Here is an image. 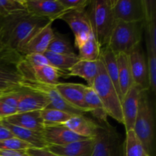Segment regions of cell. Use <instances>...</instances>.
<instances>
[{
	"label": "cell",
	"mask_w": 156,
	"mask_h": 156,
	"mask_svg": "<svg viewBox=\"0 0 156 156\" xmlns=\"http://www.w3.org/2000/svg\"><path fill=\"white\" fill-rule=\"evenodd\" d=\"M44 56L48 59L50 66L57 69L59 71L66 73L67 76L68 71L76 63L79 59L78 55H63L57 54L50 51H46L44 53Z\"/></svg>",
	"instance_id": "25"
},
{
	"label": "cell",
	"mask_w": 156,
	"mask_h": 156,
	"mask_svg": "<svg viewBox=\"0 0 156 156\" xmlns=\"http://www.w3.org/2000/svg\"><path fill=\"white\" fill-rule=\"evenodd\" d=\"M41 116L44 126L62 125L69 120L73 114L54 108H45L41 111Z\"/></svg>",
	"instance_id": "28"
},
{
	"label": "cell",
	"mask_w": 156,
	"mask_h": 156,
	"mask_svg": "<svg viewBox=\"0 0 156 156\" xmlns=\"http://www.w3.org/2000/svg\"><path fill=\"white\" fill-rule=\"evenodd\" d=\"M98 71V61L79 60L68 71V76H78L86 81L88 85L91 87Z\"/></svg>",
	"instance_id": "21"
},
{
	"label": "cell",
	"mask_w": 156,
	"mask_h": 156,
	"mask_svg": "<svg viewBox=\"0 0 156 156\" xmlns=\"http://www.w3.org/2000/svg\"><path fill=\"white\" fill-rule=\"evenodd\" d=\"M47 51L57 53V54H76L69 40L64 35L58 32H54L53 38L47 48Z\"/></svg>",
	"instance_id": "29"
},
{
	"label": "cell",
	"mask_w": 156,
	"mask_h": 156,
	"mask_svg": "<svg viewBox=\"0 0 156 156\" xmlns=\"http://www.w3.org/2000/svg\"><path fill=\"white\" fill-rule=\"evenodd\" d=\"M32 148L28 143L16 138L8 139V140L0 141V149H8L12 151H26Z\"/></svg>",
	"instance_id": "34"
},
{
	"label": "cell",
	"mask_w": 156,
	"mask_h": 156,
	"mask_svg": "<svg viewBox=\"0 0 156 156\" xmlns=\"http://www.w3.org/2000/svg\"><path fill=\"white\" fill-rule=\"evenodd\" d=\"M21 87L31 90L33 91H36L47 97L50 102V105L47 108H54V109L60 110L73 115H84L85 114V113L76 109L69 105L56 91L55 85L41 83L34 79H24Z\"/></svg>",
	"instance_id": "6"
},
{
	"label": "cell",
	"mask_w": 156,
	"mask_h": 156,
	"mask_svg": "<svg viewBox=\"0 0 156 156\" xmlns=\"http://www.w3.org/2000/svg\"><path fill=\"white\" fill-rule=\"evenodd\" d=\"M112 10L116 21H145L143 0H112Z\"/></svg>",
	"instance_id": "9"
},
{
	"label": "cell",
	"mask_w": 156,
	"mask_h": 156,
	"mask_svg": "<svg viewBox=\"0 0 156 156\" xmlns=\"http://www.w3.org/2000/svg\"><path fill=\"white\" fill-rule=\"evenodd\" d=\"M23 88H14L0 91V101L17 109Z\"/></svg>",
	"instance_id": "32"
},
{
	"label": "cell",
	"mask_w": 156,
	"mask_h": 156,
	"mask_svg": "<svg viewBox=\"0 0 156 156\" xmlns=\"http://www.w3.org/2000/svg\"><path fill=\"white\" fill-rule=\"evenodd\" d=\"M27 152L30 156H59L56 154L50 152L47 148H44V149L30 148V149H27Z\"/></svg>",
	"instance_id": "36"
},
{
	"label": "cell",
	"mask_w": 156,
	"mask_h": 156,
	"mask_svg": "<svg viewBox=\"0 0 156 156\" xmlns=\"http://www.w3.org/2000/svg\"><path fill=\"white\" fill-rule=\"evenodd\" d=\"M85 102L88 108V112H90L98 121V123H107L108 114L101 101L91 87L86 86L85 92Z\"/></svg>",
	"instance_id": "22"
},
{
	"label": "cell",
	"mask_w": 156,
	"mask_h": 156,
	"mask_svg": "<svg viewBox=\"0 0 156 156\" xmlns=\"http://www.w3.org/2000/svg\"><path fill=\"white\" fill-rule=\"evenodd\" d=\"M47 149L59 156H91L94 139L76 141L65 146H49Z\"/></svg>",
	"instance_id": "16"
},
{
	"label": "cell",
	"mask_w": 156,
	"mask_h": 156,
	"mask_svg": "<svg viewBox=\"0 0 156 156\" xmlns=\"http://www.w3.org/2000/svg\"><path fill=\"white\" fill-rule=\"evenodd\" d=\"M0 123H2L5 127L9 129L14 135V136L28 143L32 148L44 149V148H47L49 146V145L44 140L42 132L20 127V126L8 123L4 120H0Z\"/></svg>",
	"instance_id": "17"
},
{
	"label": "cell",
	"mask_w": 156,
	"mask_h": 156,
	"mask_svg": "<svg viewBox=\"0 0 156 156\" xmlns=\"http://www.w3.org/2000/svg\"><path fill=\"white\" fill-rule=\"evenodd\" d=\"M26 11L29 14L53 22L69 12L59 0H24Z\"/></svg>",
	"instance_id": "11"
},
{
	"label": "cell",
	"mask_w": 156,
	"mask_h": 156,
	"mask_svg": "<svg viewBox=\"0 0 156 156\" xmlns=\"http://www.w3.org/2000/svg\"><path fill=\"white\" fill-rule=\"evenodd\" d=\"M14 136L10 130L7 127L4 126L2 123H0V141L8 140V139L12 138Z\"/></svg>",
	"instance_id": "37"
},
{
	"label": "cell",
	"mask_w": 156,
	"mask_h": 156,
	"mask_svg": "<svg viewBox=\"0 0 156 156\" xmlns=\"http://www.w3.org/2000/svg\"><path fill=\"white\" fill-rule=\"evenodd\" d=\"M87 85L76 83H61L55 85L56 91L69 105L83 113L88 112L85 102V92Z\"/></svg>",
	"instance_id": "13"
},
{
	"label": "cell",
	"mask_w": 156,
	"mask_h": 156,
	"mask_svg": "<svg viewBox=\"0 0 156 156\" xmlns=\"http://www.w3.org/2000/svg\"><path fill=\"white\" fill-rule=\"evenodd\" d=\"M133 130L148 154L152 156L155 141V122L148 91L141 93L138 114Z\"/></svg>",
	"instance_id": "4"
},
{
	"label": "cell",
	"mask_w": 156,
	"mask_h": 156,
	"mask_svg": "<svg viewBox=\"0 0 156 156\" xmlns=\"http://www.w3.org/2000/svg\"><path fill=\"white\" fill-rule=\"evenodd\" d=\"M145 29V22H123L116 21L111 34L108 47L115 54L128 53L140 44Z\"/></svg>",
	"instance_id": "2"
},
{
	"label": "cell",
	"mask_w": 156,
	"mask_h": 156,
	"mask_svg": "<svg viewBox=\"0 0 156 156\" xmlns=\"http://www.w3.org/2000/svg\"><path fill=\"white\" fill-rule=\"evenodd\" d=\"M60 19L65 21L73 30L75 46L77 49L94 34L86 10L71 11L61 17Z\"/></svg>",
	"instance_id": "8"
},
{
	"label": "cell",
	"mask_w": 156,
	"mask_h": 156,
	"mask_svg": "<svg viewBox=\"0 0 156 156\" xmlns=\"http://www.w3.org/2000/svg\"><path fill=\"white\" fill-rule=\"evenodd\" d=\"M80 60L98 61L100 58L101 49L94 35H91L85 43L78 48Z\"/></svg>",
	"instance_id": "26"
},
{
	"label": "cell",
	"mask_w": 156,
	"mask_h": 156,
	"mask_svg": "<svg viewBox=\"0 0 156 156\" xmlns=\"http://www.w3.org/2000/svg\"><path fill=\"white\" fill-rule=\"evenodd\" d=\"M24 0H0V18L25 12Z\"/></svg>",
	"instance_id": "30"
},
{
	"label": "cell",
	"mask_w": 156,
	"mask_h": 156,
	"mask_svg": "<svg viewBox=\"0 0 156 156\" xmlns=\"http://www.w3.org/2000/svg\"><path fill=\"white\" fill-rule=\"evenodd\" d=\"M134 85L143 91H149V77L146 56L139 44L127 53Z\"/></svg>",
	"instance_id": "10"
},
{
	"label": "cell",
	"mask_w": 156,
	"mask_h": 156,
	"mask_svg": "<svg viewBox=\"0 0 156 156\" xmlns=\"http://www.w3.org/2000/svg\"><path fill=\"white\" fill-rule=\"evenodd\" d=\"M62 125L81 136L93 139L98 123L84 115H73Z\"/></svg>",
	"instance_id": "18"
},
{
	"label": "cell",
	"mask_w": 156,
	"mask_h": 156,
	"mask_svg": "<svg viewBox=\"0 0 156 156\" xmlns=\"http://www.w3.org/2000/svg\"><path fill=\"white\" fill-rule=\"evenodd\" d=\"M98 71L91 85V88L94 90L100 100L101 101L108 115L119 123H123L122 101L105 71L101 56L98 60Z\"/></svg>",
	"instance_id": "1"
},
{
	"label": "cell",
	"mask_w": 156,
	"mask_h": 156,
	"mask_svg": "<svg viewBox=\"0 0 156 156\" xmlns=\"http://www.w3.org/2000/svg\"><path fill=\"white\" fill-rule=\"evenodd\" d=\"M142 90L134 85L122 100V113L125 129L126 131L133 130L140 106V100Z\"/></svg>",
	"instance_id": "12"
},
{
	"label": "cell",
	"mask_w": 156,
	"mask_h": 156,
	"mask_svg": "<svg viewBox=\"0 0 156 156\" xmlns=\"http://www.w3.org/2000/svg\"><path fill=\"white\" fill-rule=\"evenodd\" d=\"M20 62L28 69L50 65L48 59L42 53H31V54L26 55L23 56L22 60Z\"/></svg>",
	"instance_id": "33"
},
{
	"label": "cell",
	"mask_w": 156,
	"mask_h": 156,
	"mask_svg": "<svg viewBox=\"0 0 156 156\" xmlns=\"http://www.w3.org/2000/svg\"><path fill=\"white\" fill-rule=\"evenodd\" d=\"M50 101L42 94L23 88L17 107V113L41 111L50 105Z\"/></svg>",
	"instance_id": "15"
},
{
	"label": "cell",
	"mask_w": 156,
	"mask_h": 156,
	"mask_svg": "<svg viewBox=\"0 0 156 156\" xmlns=\"http://www.w3.org/2000/svg\"><path fill=\"white\" fill-rule=\"evenodd\" d=\"M43 136L49 146H65L76 141L87 140L75 133L63 125L44 126Z\"/></svg>",
	"instance_id": "14"
},
{
	"label": "cell",
	"mask_w": 156,
	"mask_h": 156,
	"mask_svg": "<svg viewBox=\"0 0 156 156\" xmlns=\"http://www.w3.org/2000/svg\"><path fill=\"white\" fill-rule=\"evenodd\" d=\"M59 2L69 12L85 10L91 2L89 0H59Z\"/></svg>",
	"instance_id": "35"
},
{
	"label": "cell",
	"mask_w": 156,
	"mask_h": 156,
	"mask_svg": "<svg viewBox=\"0 0 156 156\" xmlns=\"http://www.w3.org/2000/svg\"><path fill=\"white\" fill-rule=\"evenodd\" d=\"M0 22H1V18H0Z\"/></svg>",
	"instance_id": "38"
},
{
	"label": "cell",
	"mask_w": 156,
	"mask_h": 156,
	"mask_svg": "<svg viewBox=\"0 0 156 156\" xmlns=\"http://www.w3.org/2000/svg\"><path fill=\"white\" fill-rule=\"evenodd\" d=\"M23 76L16 67L0 64V91L14 88H22Z\"/></svg>",
	"instance_id": "24"
},
{
	"label": "cell",
	"mask_w": 156,
	"mask_h": 156,
	"mask_svg": "<svg viewBox=\"0 0 156 156\" xmlns=\"http://www.w3.org/2000/svg\"><path fill=\"white\" fill-rule=\"evenodd\" d=\"M101 60L103 62L105 71H106L108 77L111 79V82L117 90V93H118L119 96L122 101L123 97H122L121 91L120 89V85H119L117 56L112 50H111L108 47H105L104 50H101Z\"/></svg>",
	"instance_id": "23"
},
{
	"label": "cell",
	"mask_w": 156,
	"mask_h": 156,
	"mask_svg": "<svg viewBox=\"0 0 156 156\" xmlns=\"http://www.w3.org/2000/svg\"><path fill=\"white\" fill-rule=\"evenodd\" d=\"M87 12L98 42L101 47H106L116 22L112 10V0H92Z\"/></svg>",
	"instance_id": "3"
},
{
	"label": "cell",
	"mask_w": 156,
	"mask_h": 156,
	"mask_svg": "<svg viewBox=\"0 0 156 156\" xmlns=\"http://www.w3.org/2000/svg\"><path fill=\"white\" fill-rule=\"evenodd\" d=\"M91 156H124V143L109 123H98L94 136Z\"/></svg>",
	"instance_id": "5"
},
{
	"label": "cell",
	"mask_w": 156,
	"mask_h": 156,
	"mask_svg": "<svg viewBox=\"0 0 156 156\" xmlns=\"http://www.w3.org/2000/svg\"><path fill=\"white\" fill-rule=\"evenodd\" d=\"M3 120L15 126L38 132H42L44 129V122L41 116V111H31L19 114L17 113Z\"/></svg>",
	"instance_id": "19"
},
{
	"label": "cell",
	"mask_w": 156,
	"mask_h": 156,
	"mask_svg": "<svg viewBox=\"0 0 156 156\" xmlns=\"http://www.w3.org/2000/svg\"><path fill=\"white\" fill-rule=\"evenodd\" d=\"M116 56H117V67H118L119 85H120L122 97L123 98L127 91L133 86L134 82L127 53H120L116 54Z\"/></svg>",
	"instance_id": "20"
},
{
	"label": "cell",
	"mask_w": 156,
	"mask_h": 156,
	"mask_svg": "<svg viewBox=\"0 0 156 156\" xmlns=\"http://www.w3.org/2000/svg\"><path fill=\"white\" fill-rule=\"evenodd\" d=\"M52 24L53 22L50 21L32 32L18 47V53L23 56L31 53L44 54L47 50L49 44L54 34Z\"/></svg>",
	"instance_id": "7"
},
{
	"label": "cell",
	"mask_w": 156,
	"mask_h": 156,
	"mask_svg": "<svg viewBox=\"0 0 156 156\" xmlns=\"http://www.w3.org/2000/svg\"><path fill=\"white\" fill-rule=\"evenodd\" d=\"M124 143V156H150L137 138L133 130L126 131Z\"/></svg>",
	"instance_id": "27"
},
{
	"label": "cell",
	"mask_w": 156,
	"mask_h": 156,
	"mask_svg": "<svg viewBox=\"0 0 156 156\" xmlns=\"http://www.w3.org/2000/svg\"><path fill=\"white\" fill-rule=\"evenodd\" d=\"M146 60L149 77V90L155 93L156 90V51L146 43Z\"/></svg>",
	"instance_id": "31"
}]
</instances>
